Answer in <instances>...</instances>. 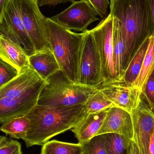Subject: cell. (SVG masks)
<instances>
[{
    "mask_svg": "<svg viewBox=\"0 0 154 154\" xmlns=\"http://www.w3.org/2000/svg\"><path fill=\"white\" fill-rule=\"evenodd\" d=\"M109 6L110 13L120 22L125 41L123 76L141 44L154 32V20L148 0H110Z\"/></svg>",
    "mask_w": 154,
    "mask_h": 154,
    "instance_id": "cell-1",
    "label": "cell"
},
{
    "mask_svg": "<svg viewBox=\"0 0 154 154\" xmlns=\"http://www.w3.org/2000/svg\"><path fill=\"white\" fill-rule=\"evenodd\" d=\"M88 114L85 104L57 107L37 105L25 116L30 125L23 140L28 147L43 146L55 136L71 130Z\"/></svg>",
    "mask_w": 154,
    "mask_h": 154,
    "instance_id": "cell-2",
    "label": "cell"
},
{
    "mask_svg": "<svg viewBox=\"0 0 154 154\" xmlns=\"http://www.w3.org/2000/svg\"><path fill=\"white\" fill-rule=\"evenodd\" d=\"M46 82L29 65L0 88V124L26 116L38 104Z\"/></svg>",
    "mask_w": 154,
    "mask_h": 154,
    "instance_id": "cell-3",
    "label": "cell"
},
{
    "mask_svg": "<svg viewBox=\"0 0 154 154\" xmlns=\"http://www.w3.org/2000/svg\"><path fill=\"white\" fill-rule=\"evenodd\" d=\"M47 33L51 50L60 70L74 83H78L80 54L85 32L76 33L47 18Z\"/></svg>",
    "mask_w": 154,
    "mask_h": 154,
    "instance_id": "cell-4",
    "label": "cell"
},
{
    "mask_svg": "<svg viewBox=\"0 0 154 154\" xmlns=\"http://www.w3.org/2000/svg\"><path fill=\"white\" fill-rule=\"evenodd\" d=\"M99 88L74 83L60 70L46 80L37 105L57 107L85 104L90 95Z\"/></svg>",
    "mask_w": 154,
    "mask_h": 154,
    "instance_id": "cell-5",
    "label": "cell"
},
{
    "mask_svg": "<svg viewBox=\"0 0 154 154\" xmlns=\"http://www.w3.org/2000/svg\"><path fill=\"white\" fill-rule=\"evenodd\" d=\"M113 18V15L109 13L97 27L91 30L100 57L102 86L120 80L118 77L114 62L112 41Z\"/></svg>",
    "mask_w": 154,
    "mask_h": 154,
    "instance_id": "cell-6",
    "label": "cell"
},
{
    "mask_svg": "<svg viewBox=\"0 0 154 154\" xmlns=\"http://www.w3.org/2000/svg\"><path fill=\"white\" fill-rule=\"evenodd\" d=\"M102 83L99 53L91 30H87L85 32L80 54L78 83L100 88Z\"/></svg>",
    "mask_w": 154,
    "mask_h": 154,
    "instance_id": "cell-7",
    "label": "cell"
},
{
    "mask_svg": "<svg viewBox=\"0 0 154 154\" xmlns=\"http://www.w3.org/2000/svg\"><path fill=\"white\" fill-rule=\"evenodd\" d=\"M25 30L36 52L51 50L47 33V18L34 0H18ZM52 51V50H51Z\"/></svg>",
    "mask_w": 154,
    "mask_h": 154,
    "instance_id": "cell-8",
    "label": "cell"
},
{
    "mask_svg": "<svg viewBox=\"0 0 154 154\" xmlns=\"http://www.w3.org/2000/svg\"><path fill=\"white\" fill-rule=\"evenodd\" d=\"M0 35L20 45L30 56L36 52L22 19L18 0H10L0 21Z\"/></svg>",
    "mask_w": 154,
    "mask_h": 154,
    "instance_id": "cell-9",
    "label": "cell"
},
{
    "mask_svg": "<svg viewBox=\"0 0 154 154\" xmlns=\"http://www.w3.org/2000/svg\"><path fill=\"white\" fill-rule=\"evenodd\" d=\"M97 15L87 0H80L74 1L68 8L50 18L70 30L84 32L91 23L99 20Z\"/></svg>",
    "mask_w": 154,
    "mask_h": 154,
    "instance_id": "cell-10",
    "label": "cell"
},
{
    "mask_svg": "<svg viewBox=\"0 0 154 154\" xmlns=\"http://www.w3.org/2000/svg\"><path fill=\"white\" fill-rule=\"evenodd\" d=\"M134 140L140 154H149L150 138L154 125V112L143 96L138 106L131 113Z\"/></svg>",
    "mask_w": 154,
    "mask_h": 154,
    "instance_id": "cell-11",
    "label": "cell"
},
{
    "mask_svg": "<svg viewBox=\"0 0 154 154\" xmlns=\"http://www.w3.org/2000/svg\"><path fill=\"white\" fill-rule=\"evenodd\" d=\"M99 89L114 104L131 113L136 108L141 100V91L133 85H128L121 79L105 86Z\"/></svg>",
    "mask_w": 154,
    "mask_h": 154,
    "instance_id": "cell-12",
    "label": "cell"
},
{
    "mask_svg": "<svg viewBox=\"0 0 154 154\" xmlns=\"http://www.w3.org/2000/svg\"><path fill=\"white\" fill-rule=\"evenodd\" d=\"M106 134H118L133 141L134 128L130 113L118 107L108 109L103 124L97 135Z\"/></svg>",
    "mask_w": 154,
    "mask_h": 154,
    "instance_id": "cell-13",
    "label": "cell"
},
{
    "mask_svg": "<svg viewBox=\"0 0 154 154\" xmlns=\"http://www.w3.org/2000/svg\"><path fill=\"white\" fill-rule=\"evenodd\" d=\"M0 59L16 69L19 74L29 66V56L23 48L1 35Z\"/></svg>",
    "mask_w": 154,
    "mask_h": 154,
    "instance_id": "cell-14",
    "label": "cell"
},
{
    "mask_svg": "<svg viewBox=\"0 0 154 154\" xmlns=\"http://www.w3.org/2000/svg\"><path fill=\"white\" fill-rule=\"evenodd\" d=\"M107 109L94 113H88L86 116L71 129L79 143L82 144L97 135L106 115Z\"/></svg>",
    "mask_w": 154,
    "mask_h": 154,
    "instance_id": "cell-15",
    "label": "cell"
},
{
    "mask_svg": "<svg viewBox=\"0 0 154 154\" xmlns=\"http://www.w3.org/2000/svg\"><path fill=\"white\" fill-rule=\"evenodd\" d=\"M30 66L44 80L60 70L58 62L51 50L36 52L29 56Z\"/></svg>",
    "mask_w": 154,
    "mask_h": 154,
    "instance_id": "cell-16",
    "label": "cell"
},
{
    "mask_svg": "<svg viewBox=\"0 0 154 154\" xmlns=\"http://www.w3.org/2000/svg\"><path fill=\"white\" fill-rule=\"evenodd\" d=\"M149 37L146 38L141 44L121 78V79L128 85H133L140 73L149 45Z\"/></svg>",
    "mask_w": 154,
    "mask_h": 154,
    "instance_id": "cell-17",
    "label": "cell"
},
{
    "mask_svg": "<svg viewBox=\"0 0 154 154\" xmlns=\"http://www.w3.org/2000/svg\"><path fill=\"white\" fill-rule=\"evenodd\" d=\"M113 41L114 59L118 77L121 80L123 71V57L125 50V43L122 34L120 22L117 18L113 17Z\"/></svg>",
    "mask_w": 154,
    "mask_h": 154,
    "instance_id": "cell-18",
    "label": "cell"
},
{
    "mask_svg": "<svg viewBox=\"0 0 154 154\" xmlns=\"http://www.w3.org/2000/svg\"><path fill=\"white\" fill-rule=\"evenodd\" d=\"M154 70V32L149 37V43L139 75L133 85L141 92Z\"/></svg>",
    "mask_w": 154,
    "mask_h": 154,
    "instance_id": "cell-19",
    "label": "cell"
},
{
    "mask_svg": "<svg viewBox=\"0 0 154 154\" xmlns=\"http://www.w3.org/2000/svg\"><path fill=\"white\" fill-rule=\"evenodd\" d=\"M30 122L25 116L13 118L5 122L0 127V131L10 137L23 140L29 127Z\"/></svg>",
    "mask_w": 154,
    "mask_h": 154,
    "instance_id": "cell-20",
    "label": "cell"
},
{
    "mask_svg": "<svg viewBox=\"0 0 154 154\" xmlns=\"http://www.w3.org/2000/svg\"><path fill=\"white\" fill-rule=\"evenodd\" d=\"M83 152L81 144L52 140L42 146L41 154H82Z\"/></svg>",
    "mask_w": 154,
    "mask_h": 154,
    "instance_id": "cell-21",
    "label": "cell"
},
{
    "mask_svg": "<svg viewBox=\"0 0 154 154\" xmlns=\"http://www.w3.org/2000/svg\"><path fill=\"white\" fill-rule=\"evenodd\" d=\"M107 154H127L131 140L116 134H104Z\"/></svg>",
    "mask_w": 154,
    "mask_h": 154,
    "instance_id": "cell-22",
    "label": "cell"
},
{
    "mask_svg": "<svg viewBox=\"0 0 154 154\" xmlns=\"http://www.w3.org/2000/svg\"><path fill=\"white\" fill-rule=\"evenodd\" d=\"M85 105L88 113H97L115 106L99 88L90 95Z\"/></svg>",
    "mask_w": 154,
    "mask_h": 154,
    "instance_id": "cell-23",
    "label": "cell"
},
{
    "mask_svg": "<svg viewBox=\"0 0 154 154\" xmlns=\"http://www.w3.org/2000/svg\"><path fill=\"white\" fill-rule=\"evenodd\" d=\"M84 154H107L104 134L98 135L82 144Z\"/></svg>",
    "mask_w": 154,
    "mask_h": 154,
    "instance_id": "cell-24",
    "label": "cell"
},
{
    "mask_svg": "<svg viewBox=\"0 0 154 154\" xmlns=\"http://www.w3.org/2000/svg\"><path fill=\"white\" fill-rule=\"evenodd\" d=\"M0 154H23L21 145L18 141L1 136Z\"/></svg>",
    "mask_w": 154,
    "mask_h": 154,
    "instance_id": "cell-25",
    "label": "cell"
},
{
    "mask_svg": "<svg viewBox=\"0 0 154 154\" xmlns=\"http://www.w3.org/2000/svg\"><path fill=\"white\" fill-rule=\"evenodd\" d=\"M16 69L0 59V88L19 75Z\"/></svg>",
    "mask_w": 154,
    "mask_h": 154,
    "instance_id": "cell-26",
    "label": "cell"
},
{
    "mask_svg": "<svg viewBox=\"0 0 154 154\" xmlns=\"http://www.w3.org/2000/svg\"><path fill=\"white\" fill-rule=\"evenodd\" d=\"M142 96L149 107L154 112V70L142 91Z\"/></svg>",
    "mask_w": 154,
    "mask_h": 154,
    "instance_id": "cell-27",
    "label": "cell"
},
{
    "mask_svg": "<svg viewBox=\"0 0 154 154\" xmlns=\"http://www.w3.org/2000/svg\"><path fill=\"white\" fill-rule=\"evenodd\" d=\"M96 11L98 15L102 19H105L109 6V0H87Z\"/></svg>",
    "mask_w": 154,
    "mask_h": 154,
    "instance_id": "cell-28",
    "label": "cell"
},
{
    "mask_svg": "<svg viewBox=\"0 0 154 154\" xmlns=\"http://www.w3.org/2000/svg\"><path fill=\"white\" fill-rule=\"evenodd\" d=\"M74 0H39L38 2L39 7L44 5L56 6L61 3H65L67 2L73 3Z\"/></svg>",
    "mask_w": 154,
    "mask_h": 154,
    "instance_id": "cell-29",
    "label": "cell"
},
{
    "mask_svg": "<svg viewBox=\"0 0 154 154\" xmlns=\"http://www.w3.org/2000/svg\"><path fill=\"white\" fill-rule=\"evenodd\" d=\"M127 154H140L138 148L134 141H131L128 146Z\"/></svg>",
    "mask_w": 154,
    "mask_h": 154,
    "instance_id": "cell-30",
    "label": "cell"
},
{
    "mask_svg": "<svg viewBox=\"0 0 154 154\" xmlns=\"http://www.w3.org/2000/svg\"><path fill=\"white\" fill-rule=\"evenodd\" d=\"M10 0H0V21Z\"/></svg>",
    "mask_w": 154,
    "mask_h": 154,
    "instance_id": "cell-31",
    "label": "cell"
},
{
    "mask_svg": "<svg viewBox=\"0 0 154 154\" xmlns=\"http://www.w3.org/2000/svg\"><path fill=\"white\" fill-rule=\"evenodd\" d=\"M148 153L149 154H154V125L150 138Z\"/></svg>",
    "mask_w": 154,
    "mask_h": 154,
    "instance_id": "cell-32",
    "label": "cell"
},
{
    "mask_svg": "<svg viewBox=\"0 0 154 154\" xmlns=\"http://www.w3.org/2000/svg\"><path fill=\"white\" fill-rule=\"evenodd\" d=\"M150 3V6L152 13L153 17L154 20V0H148Z\"/></svg>",
    "mask_w": 154,
    "mask_h": 154,
    "instance_id": "cell-33",
    "label": "cell"
},
{
    "mask_svg": "<svg viewBox=\"0 0 154 154\" xmlns=\"http://www.w3.org/2000/svg\"><path fill=\"white\" fill-rule=\"evenodd\" d=\"M34 1H35V2H38V1H39V0H34Z\"/></svg>",
    "mask_w": 154,
    "mask_h": 154,
    "instance_id": "cell-34",
    "label": "cell"
},
{
    "mask_svg": "<svg viewBox=\"0 0 154 154\" xmlns=\"http://www.w3.org/2000/svg\"></svg>",
    "mask_w": 154,
    "mask_h": 154,
    "instance_id": "cell-35",
    "label": "cell"
},
{
    "mask_svg": "<svg viewBox=\"0 0 154 154\" xmlns=\"http://www.w3.org/2000/svg\"></svg>",
    "mask_w": 154,
    "mask_h": 154,
    "instance_id": "cell-36",
    "label": "cell"
}]
</instances>
